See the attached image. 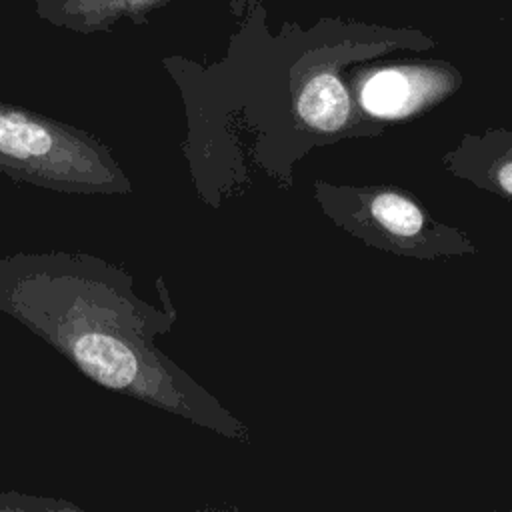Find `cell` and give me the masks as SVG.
<instances>
[{
	"label": "cell",
	"mask_w": 512,
	"mask_h": 512,
	"mask_svg": "<svg viewBox=\"0 0 512 512\" xmlns=\"http://www.w3.org/2000/svg\"><path fill=\"white\" fill-rule=\"evenodd\" d=\"M360 64L348 68L354 98L366 116L384 124L432 110L464 82L460 70L444 60Z\"/></svg>",
	"instance_id": "5b68a950"
},
{
	"label": "cell",
	"mask_w": 512,
	"mask_h": 512,
	"mask_svg": "<svg viewBox=\"0 0 512 512\" xmlns=\"http://www.w3.org/2000/svg\"><path fill=\"white\" fill-rule=\"evenodd\" d=\"M162 306L136 292L124 266L86 252L0 256V312L44 340L94 384L136 398L226 440L250 426L156 346L178 320L164 278Z\"/></svg>",
	"instance_id": "7a4b0ae2"
},
{
	"label": "cell",
	"mask_w": 512,
	"mask_h": 512,
	"mask_svg": "<svg viewBox=\"0 0 512 512\" xmlns=\"http://www.w3.org/2000/svg\"><path fill=\"white\" fill-rule=\"evenodd\" d=\"M0 174L60 194L134 192L130 176L98 136L10 102H0Z\"/></svg>",
	"instance_id": "3957f363"
},
{
	"label": "cell",
	"mask_w": 512,
	"mask_h": 512,
	"mask_svg": "<svg viewBox=\"0 0 512 512\" xmlns=\"http://www.w3.org/2000/svg\"><path fill=\"white\" fill-rule=\"evenodd\" d=\"M246 4V18L218 62L162 60L184 102L180 150L198 198L210 208L244 194L250 170L288 190L294 166L310 150L382 136L386 124L360 110L348 68L402 46L398 38H322L298 28L274 36L258 2Z\"/></svg>",
	"instance_id": "6da1fadb"
},
{
	"label": "cell",
	"mask_w": 512,
	"mask_h": 512,
	"mask_svg": "<svg viewBox=\"0 0 512 512\" xmlns=\"http://www.w3.org/2000/svg\"><path fill=\"white\" fill-rule=\"evenodd\" d=\"M172 0H36L34 12L50 26L78 32H110L122 22L146 24Z\"/></svg>",
	"instance_id": "52a82bcc"
},
{
	"label": "cell",
	"mask_w": 512,
	"mask_h": 512,
	"mask_svg": "<svg viewBox=\"0 0 512 512\" xmlns=\"http://www.w3.org/2000/svg\"><path fill=\"white\" fill-rule=\"evenodd\" d=\"M312 196L334 226L376 250L414 260H448L478 252L466 230L438 220L402 186L334 184L316 178Z\"/></svg>",
	"instance_id": "277c9868"
},
{
	"label": "cell",
	"mask_w": 512,
	"mask_h": 512,
	"mask_svg": "<svg viewBox=\"0 0 512 512\" xmlns=\"http://www.w3.org/2000/svg\"><path fill=\"white\" fill-rule=\"evenodd\" d=\"M442 166L478 190L512 202V128L464 134L442 154Z\"/></svg>",
	"instance_id": "8992f818"
}]
</instances>
